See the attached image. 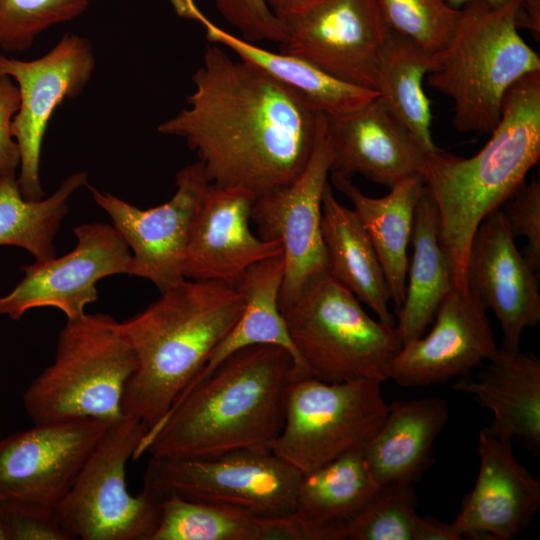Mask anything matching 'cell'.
I'll use <instances>...</instances> for the list:
<instances>
[{
	"label": "cell",
	"instance_id": "cell-15",
	"mask_svg": "<svg viewBox=\"0 0 540 540\" xmlns=\"http://www.w3.org/2000/svg\"><path fill=\"white\" fill-rule=\"evenodd\" d=\"M74 233L77 243L72 251L20 268L22 280L0 296V315L17 321L31 309L54 307L67 320H75L97 301L98 281L129 274L131 251L112 224L83 223Z\"/></svg>",
	"mask_w": 540,
	"mask_h": 540
},
{
	"label": "cell",
	"instance_id": "cell-37",
	"mask_svg": "<svg viewBox=\"0 0 540 540\" xmlns=\"http://www.w3.org/2000/svg\"><path fill=\"white\" fill-rule=\"evenodd\" d=\"M224 19L249 42L273 41L281 44L285 31L281 20L265 0H215Z\"/></svg>",
	"mask_w": 540,
	"mask_h": 540
},
{
	"label": "cell",
	"instance_id": "cell-28",
	"mask_svg": "<svg viewBox=\"0 0 540 540\" xmlns=\"http://www.w3.org/2000/svg\"><path fill=\"white\" fill-rule=\"evenodd\" d=\"M381 488L363 449L353 451L301 476L293 513L312 526L320 540H343V527Z\"/></svg>",
	"mask_w": 540,
	"mask_h": 540
},
{
	"label": "cell",
	"instance_id": "cell-40",
	"mask_svg": "<svg viewBox=\"0 0 540 540\" xmlns=\"http://www.w3.org/2000/svg\"><path fill=\"white\" fill-rule=\"evenodd\" d=\"M413 540H463L453 529L451 523L439 521L431 516L416 514L413 527Z\"/></svg>",
	"mask_w": 540,
	"mask_h": 540
},
{
	"label": "cell",
	"instance_id": "cell-27",
	"mask_svg": "<svg viewBox=\"0 0 540 540\" xmlns=\"http://www.w3.org/2000/svg\"><path fill=\"white\" fill-rule=\"evenodd\" d=\"M283 275L282 254L259 261L245 271L236 285L244 298V308L239 319L182 394L205 379L229 355L253 345L284 348L293 357L299 377H311L299 359L279 307Z\"/></svg>",
	"mask_w": 540,
	"mask_h": 540
},
{
	"label": "cell",
	"instance_id": "cell-31",
	"mask_svg": "<svg viewBox=\"0 0 540 540\" xmlns=\"http://www.w3.org/2000/svg\"><path fill=\"white\" fill-rule=\"evenodd\" d=\"M432 64L433 56L388 28L379 56L377 92L426 153L438 148L432 138L430 101L423 88Z\"/></svg>",
	"mask_w": 540,
	"mask_h": 540
},
{
	"label": "cell",
	"instance_id": "cell-8",
	"mask_svg": "<svg viewBox=\"0 0 540 540\" xmlns=\"http://www.w3.org/2000/svg\"><path fill=\"white\" fill-rule=\"evenodd\" d=\"M147 431L128 416L107 425L54 510L69 540H151L162 497L145 486L132 495L126 483L127 463Z\"/></svg>",
	"mask_w": 540,
	"mask_h": 540
},
{
	"label": "cell",
	"instance_id": "cell-26",
	"mask_svg": "<svg viewBox=\"0 0 540 540\" xmlns=\"http://www.w3.org/2000/svg\"><path fill=\"white\" fill-rule=\"evenodd\" d=\"M180 14L199 21L210 42L224 46L233 51L240 60L295 89L326 115L354 111L379 95L377 91L336 79L302 58L281 51L267 50L226 32L208 20L192 0H187L183 4Z\"/></svg>",
	"mask_w": 540,
	"mask_h": 540
},
{
	"label": "cell",
	"instance_id": "cell-22",
	"mask_svg": "<svg viewBox=\"0 0 540 540\" xmlns=\"http://www.w3.org/2000/svg\"><path fill=\"white\" fill-rule=\"evenodd\" d=\"M478 373L460 376L453 388L469 394L492 412L486 428L502 438H516L535 455L540 450V360L519 350L499 348Z\"/></svg>",
	"mask_w": 540,
	"mask_h": 540
},
{
	"label": "cell",
	"instance_id": "cell-11",
	"mask_svg": "<svg viewBox=\"0 0 540 540\" xmlns=\"http://www.w3.org/2000/svg\"><path fill=\"white\" fill-rule=\"evenodd\" d=\"M95 67L92 43L75 33H66L36 59L20 60L0 53V76L12 78L20 93L11 132L20 152L17 182L25 198L45 197L40 159L49 121L65 100L82 93Z\"/></svg>",
	"mask_w": 540,
	"mask_h": 540
},
{
	"label": "cell",
	"instance_id": "cell-43",
	"mask_svg": "<svg viewBox=\"0 0 540 540\" xmlns=\"http://www.w3.org/2000/svg\"><path fill=\"white\" fill-rule=\"evenodd\" d=\"M0 540H8L1 506H0Z\"/></svg>",
	"mask_w": 540,
	"mask_h": 540
},
{
	"label": "cell",
	"instance_id": "cell-32",
	"mask_svg": "<svg viewBox=\"0 0 540 540\" xmlns=\"http://www.w3.org/2000/svg\"><path fill=\"white\" fill-rule=\"evenodd\" d=\"M161 497L160 518L151 540H260L256 516L175 495Z\"/></svg>",
	"mask_w": 540,
	"mask_h": 540
},
{
	"label": "cell",
	"instance_id": "cell-14",
	"mask_svg": "<svg viewBox=\"0 0 540 540\" xmlns=\"http://www.w3.org/2000/svg\"><path fill=\"white\" fill-rule=\"evenodd\" d=\"M210 183L200 161L189 164L177 172L173 196L148 209L88 186L93 200L109 215L131 251L129 275L151 281L160 291L186 279L183 265L187 245Z\"/></svg>",
	"mask_w": 540,
	"mask_h": 540
},
{
	"label": "cell",
	"instance_id": "cell-24",
	"mask_svg": "<svg viewBox=\"0 0 540 540\" xmlns=\"http://www.w3.org/2000/svg\"><path fill=\"white\" fill-rule=\"evenodd\" d=\"M331 180L353 205L367 232L387 280L396 310L404 302L408 271L407 248L412 236L415 210L424 191L422 176L414 175L391 187L384 197L366 196L350 178L336 172Z\"/></svg>",
	"mask_w": 540,
	"mask_h": 540
},
{
	"label": "cell",
	"instance_id": "cell-10",
	"mask_svg": "<svg viewBox=\"0 0 540 540\" xmlns=\"http://www.w3.org/2000/svg\"><path fill=\"white\" fill-rule=\"evenodd\" d=\"M301 476L268 447H255L199 458L150 457L143 482L161 496L273 517L294 511Z\"/></svg>",
	"mask_w": 540,
	"mask_h": 540
},
{
	"label": "cell",
	"instance_id": "cell-30",
	"mask_svg": "<svg viewBox=\"0 0 540 540\" xmlns=\"http://www.w3.org/2000/svg\"><path fill=\"white\" fill-rule=\"evenodd\" d=\"M85 171L66 177L57 189L41 199L25 198L17 176L0 177V246L28 251L34 261L56 256L55 236L68 212L70 197L87 184Z\"/></svg>",
	"mask_w": 540,
	"mask_h": 540
},
{
	"label": "cell",
	"instance_id": "cell-23",
	"mask_svg": "<svg viewBox=\"0 0 540 540\" xmlns=\"http://www.w3.org/2000/svg\"><path fill=\"white\" fill-rule=\"evenodd\" d=\"M449 418L448 402L439 397L398 400L363 455L380 486L414 483L431 466L434 442Z\"/></svg>",
	"mask_w": 540,
	"mask_h": 540
},
{
	"label": "cell",
	"instance_id": "cell-20",
	"mask_svg": "<svg viewBox=\"0 0 540 540\" xmlns=\"http://www.w3.org/2000/svg\"><path fill=\"white\" fill-rule=\"evenodd\" d=\"M511 442L479 432L477 479L451 522L463 540L513 539L540 506V481L517 462Z\"/></svg>",
	"mask_w": 540,
	"mask_h": 540
},
{
	"label": "cell",
	"instance_id": "cell-38",
	"mask_svg": "<svg viewBox=\"0 0 540 540\" xmlns=\"http://www.w3.org/2000/svg\"><path fill=\"white\" fill-rule=\"evenodd\" d=\"M8 540H69L54 512L0 502Z\"/></svg>",
	"mask_w": 540,
	"mask_h": 540
},
{
	"label": "cell",
	"instance_id": "cell-18",
	"mask_svg": "<svg viewBox=\"0 0 540 540\" xmlns=\"http://www.w3.org/2000/svg\"><path fill=\"white\" fill-rule=\"evenodd\" d=\"M501 209L479 225L471 242L467 283L499 320L502 347L519 350L525 328L540 321L539 273L516 247Z\"/></svg>",
	"mask_w": 540,
	"mask_h": 540
},
{
	"label": "cell",
	"instance_id": "cell-29",
	"mask_svg": "<svg viewBox=\"0 0 540 540\" xmlns=\"http://www.w3.org/2000/svg\"><path fill=\"white\" fill-rule=\"evenodd\" d=\"M408 286L396 326L403 344L423 335L444 298L454 289L450 259L441 243L436 205L424 186L412 229Z\"/></svg>",
	"mask_w": 540,
	"mask_h": 540
},
{
	"label": "cell",
	"instance_id": "cell-3",
	"mask_svg": "<svg viewBox=\"0 0 540 540\" xmlns=\"http://www.w3.org/2000/svg\"><path fill=\"white\" fill-rule=\"evenodd\" d=\"M161 293L147 308L119 322L137 361L122 411L148 431L198 376L244 308L240 290L221 281L184 279Z\"/></svg>",
	"mask_w": 540,
	"mask_h": 540
},
{
	"label": "cell",
	"instance_id": "cell-16",
	"mask_svg": "<svg viewBox=\"0 0 540 540\" xmlns=\"http://www.w3.org/2000/svg\"><path fill=\"white\" fill-rule=\"evenodd\" d=\"M108 424L38 423L0 439V502L54 512Z\"/></svg>",
	"mask_w": 540,
	"mask_h": 540
},
{
	"label": "cell",
	"instance_id": "cell-39",
	"mask_svg": "<svg viewBox=\"0 0 540 540\" xmlns=\"http://www.w3.org/2000/svg\"><path fill=\"white\" fill-rule=\"evenodd\" d=\"M19 105L17 84L8 76H0V176H16L19 170L20 152L11 132Z\"/></svg>",
	"mask_w": 540,
	"mask_h": 540
},
{
	"label": "cell",
	"instance_id": "cell-1",
	"mask_svg": "<svg viewBox=\"0 0 540 540\" xmlns=\"http://www.w3.org/2000/svg\"><path fill=\"white\" fill-rule=\"evenodd\" d=\"M187 107L157 126L194 150L209 180L260 197L306 167L326 114L302 94L217 44L192 77Z\"/></svg>",
	"mask_w": 540,
	"mask_h": 540
},
{
	"label": "cell",
	"instance_id": "cell-34",
	"mask_svg": "<svg viewBox=\"0 0 540 540\" xmlns=\"http://www.w3.org/2000/svg\"><path fill=\"white\" fill-rule=\"evenodd\" d=\"M389 29L434 56L451 39L460 9L446 0H376Z\"/></svg>",
	"mask_w": 540,
	"mask_h": 540
},
{
	"label": "cell",
	"instance_id": "cell-2",
	"mask_svg": "<svg viewBox=\"0 0 540 540\" xmlns=\"http://www.w3.org/2000/svg\"><path fill=\"white\" fill-rule=\"evenodd\" d=\"M298 378L284 348H242L174 403L145 434L133 460L144 454L199 458L268 447L283 426L287 389Z\"/></svg>",
	"mask_w": 540,
	"mask_h": 540
},
{
	"label": "cell",
	"instance_id": "cell-4",
	"mask_svg": "<svg viewBox=\"0 0 540 540\" xmlns=\"http://www.w3.org/2000/svg\"><path fill=\"white\" fill-rule=\"evenodd\" d=\"M540 157V71L506 93L490 140L463 158L437 148L421 172L439 219L441 243L450 259L454 289L467 291V264L474 234L524 183Z\"/></svg>",
	"mask_w": 540,
	"mask_h": 540
},
{
	"label": "cell",
	"instance_id": "cell-12",
	"mask_svg": "<svg viewBox=\"0 0 540 540\" xmlns=\"http://www.w3.org/2000/svg\"><path fill=\"white\" fill-rule=\"evenodd\" d=\"M278 18L285 31L281 52L343 82L377 91L379 56L388 27L376 0H315Z\"/></svg>",
	"mask_w": 540,
	"mask_h": 540
},
{
	"label": "cell",
	"instance_id": "cell-19",
	"mask_svg": "<svg viewBox=\"0 0 540 540\" xmlns=\"http://www.w3.org/2000/svg\"><path fill=\"white\" fill-rule=\"evenodd\" d=\"M255 199L245 189L210 183L190 233L183 265L186 279L236 286L249 267L282 254L279 240H265L251 231Z\"/></svg>",
	"mask_w": 540,
	"mask_h": 540
},
{
	"label": "cell",
	"instance_id": "cell-9",
	"mask_svg": "<svg viewBox=\"0 0 540 540\" xmlns=\"http://www.w3.org/2000/svg\"><path fill=\"white\" fill-rule=\"evenodd\" d=\"M381 384L294 379L286 392L283 426L268 448L302 475L362 450L388 412Z\"/></svg>",
	"mask_w": 540,
	"mask_h": 540
},
{
	"label": "cell",
	"instance_id": "cell-25",
	"mask_svg": "<svg viewBox=\"0 0 540 540\" xmlns=\"http://www.w3.org/2000/svg\"><path fill=\"white\" fill-rule=\"evenodd\" d=\"M321 230L329 275L367 305L388 326L390 289L373 244L353 209L343 206L329 183L322 198Z\"/></svg>",
	"mask_w": 540,
	"mask_h": 540
},
{
	"label": "cell",
	"instance_id": "cell-21",
	"mask_svg": "<svg viewBox=\"0 0 540 540\" xmlns=\"http://www.w3.org/2000/svg\"><path fill=\"white\" fill-rule=\"evenodd\" d=\"M326 135L330 172L348 178L361 174L391 188L424 167L425 149L379 95L354 111L326 115Z\"/></svg>",
	"mask_w": 540,
	"mask_h": 540
},
{
	"label": "cell",
	"instance_id": "cell-35",
	"mask_svg": "<svg viewBox=\"0 0 540 540\" xmlns=\"http://www.w3.org/2000/svg\"><path fill=\"white\" fill-rule=\"evenodd\" d=\"M92 0H0V48L29 49L48 28L83 14Z\"/></svg>",
	"mask_w": 540,
	"mask_h": 540
},
{
	"label": "cell",
	"instance_id": "cell-5",
	"mask_svg": "<svg viewBox=\"0 0 540 540\" xmlns=\"http://www.w3.org/2000/svg\"><path fill=\"white\" fill-rule=\"evenodd\" d=\"M521 3L465 4L451 39L433 56L427 82L452 100L453 125L462 133L491 134L508 90L540 71L538 54L518 32Z\"/></svg>",
	"mask_w": 540,
	"mask_h": 540
},
{
	"label": "cell",
	"instance_id": "cell-36",
	"mask_svg": "<svg viewBox=\"0 0 540 540\" xmlns=\"http://www.w3.org/2000/svg\"><path fill=\"white\" fill-rule=\"evenodd\" d=\"M501 209L508 227L516 236H523L527 244L523 255L532 268L540 270V183L533 178L523 183L505 201ZM503 204V205H504Z\"/></svg>",
	"mask_w": 540,
	"mask_h": 540
},
{
	"label": "cell",
	"instance_id": "cell-33",
	"mask_svg": "<svg viewBox=\"0 0 540 540\" xmlns=\"http://www.w3.org/2000/svg\"><path fill=\"white\" fill-rule=\"evenodd\" d=\"M417 497L412 483L383 486L343 527V540H413Z\"/></svg>",
	"mask_w": 540,
	"mask_h": 540
},
{
	"label": "cell",
	"instance_id": "cell-42",
	"mask_svg": "<svg viewBox=\"0 0 540 540\" xmlns=\"http://www.w3.org/2000/svg\"><path fill=\"white\" fill-rule=\"evenodd\" d=\"M475 1H482L487 2L494 5H503L507 4L509 2L515 1V0H446V2L453 8L459 9L461 5H465L469 2H475ZM522 1V4H532V3H539L540 0H520Z\"/></svg>",
	"mask_w": 540,
	"mask_h": 540
},
{
	"label": "cell",
	"instance_id": "cell-7",
	"mask_svg": "<svg viewBox=\"0 0 540 540\" xmlns=\"http://www.w3.org/2000/svg\"><path fill=\"white\" fill-rule=\"evenodd\" d=\"M295 350L311 377L325 382L389 380L403 346L396 326L371 318L328 273L280 308Z\"/></svg>",
	"mask_w": 540,
	"mask_h": 540
},
{
	"label": "cell",
	"instance_id": "cell-13",
	"mask_svg": "<svg viewBox=\"0 0 540 540\" xmlns=\"http://www.w3.org/2000/svg\"><path fill=\"white\" fill-rule=\"evenodd\" d=\"M331 165L326 135V116L311 157L291 183L257 197L251 219L259 237L279 240L284 258V275L279 307L292 302L308 283L329 274L321 230L322 198Z\"/></svg>",
	"mask_w": 540,
	"mask_h": 540
},
{
	"label": "cell",
	"instance_id": "cell-6",
	"mask_svg": "<svg viewBox=\"0 0 540 540\" xmlns=\"http://www.w3.org/2000/svg\"><path fill=\"white\" fill-rule=\"evenodd\" d=\"M136 366L119 321L103 313L67 320L53 362L24 391V409L33 424L116 421L124 416L123 395Z\"/></svg>",
	"mask_w": 540,
	"mask_h": 540
},
{
	"label": "cell",
	"instance_id": "cell-17",
	"mask_svg": "<svg viewBox=\"0 0 540 540\" xmlns=\"http://www.w3.org/2000/svg\"><path fill=\"white\" fill-rule=\"evenodd\" d=\"M486 307L470 290L453 289L441 302L426 336L406 341L394 358L389 379L403 387H423L469 374L499 348Z\"/></svg>",
	"mask_w": 540,
	"mask_h": 540
},
{
	"label": "cell",
	"instance_id": "cell-44",
	"mask_svg": "<svg viewBox=\"0 0 540 540\" xmlns=\"http://www.w3.org/2000/svg\"><path fill=\"white\" fill-rule=\"evenodd\" d=\"M1 177V176H0Z\"/></svg>",
	"mask_w": 540,
	"mask_h": 540
},
{
	"label": "cell",
	"instance_id": "cell-41",
	"mask_svg": "<svg viewBox=\"0 0 540 540\" xmlns=\"http://www.w3.org/2000/svg\"><path fill=\"white\" fill-rule=\"evenodd\" d=\"M271 11L281 17L293 13L315 0H265Z\"/></svg>",
	"mask_w": 540,
	"mask_h": 540
}]
</instances>
